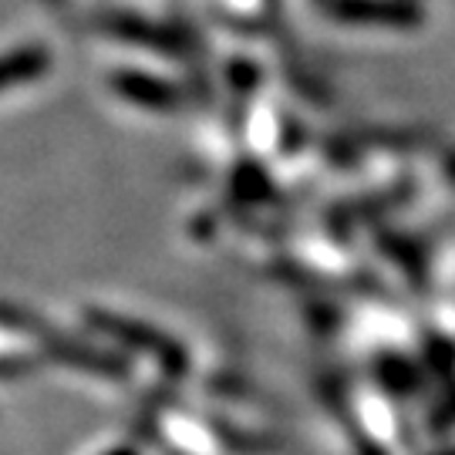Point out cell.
<instances>
[{
    "label": "cell",
    "instance_id": "277c9868",
    "mask_svg": "<svg viewBox=\"0 0 455 455\" xmlns=\"http://www.w3.org/2000/svg\"><path fill=\"white\" fill-rule=\"evenodd\" d=\"M112 84L118 88V95L142 108H165V105H172V92H176L169 82L152 78L148 71H115Z\"/></svg>",
    "mask_w": 455,
    "mask_h": 455
},
{
    "label": "cell",
    "instance_id": "5b68a950",
    "mask_svg": "<svg viewBox=\"0 0 455 455\" xmlns=\"http://www.w3.org/2000/svg\"><path fill=\"white\" fill-rule=\"evenodd\" d=\"M159 428H163V439H169V445L180 449L182 455H203V449L212 442V428L189 422L182 415H163Z\"/></svg>",
    "mask_w": 455,
    "mask_h": 455
},
{
    "label": "cell",
    "instance_id": "8992f818",
    "mask_svg": "<svg viewBox=\"0 0 455 455\" xmlns=\"http://www.w3.org/2000/svg\"><path fill=\"white\" fill-rule=\"evenodd\" d=\"M101 455H142L135 445H118V449H108V452H101Z\"/></svg>",
    "mask_w": 455,
    "mask_h": 455
},
{
    "label": "cell",
    "instance_id": "7a4b0ae2",
    "mask_svg": "<svg viewBox=\"0 0 455 455\" xmlns=\"http://www.w3.org/2000/svg\"><path fill=\"white\" fill-rule=\"evenodd\" d=\"M41 351H44V358L48 361L65 364V368H71V371L98 374V378H125V374H129V361L122 358V355H112V351L95 347V344L71 341V338L54 334V331L44 334Z\"/></svg>",
    "mask_w": 455,
    "mask_h": 455
},
{
    "label": "cell",
    "instance_id": "6da1fadb",
    "mask_svg": "<svg viewBox=\"0 0 455 455\" xmlns=\"http://www.w3.org/2000/svg\"><path fill=\"white\" fill-rule=\"evenodd\" d=\"M84 321L88 327L108 338L112 344L125 347V351H139L159 364V371L165 378H186L189 374V355L176 338L163 334L159 327L146 324V321H135V317H125V314H115V310H84Z\"/></svg>",
    "mask_w": 455,
    "mask_h": 455
},
{
    "label": "cell",
    "instance_id": "3957f363",
    "mask_svg": "<svg viewBox=\"0 0 455 455\" xmlns=\"http://www.w3.org/2000/svg\"><path fill=\"white\" fill-rule=\"evenodd\" d=\"M51 68V54L41 44H20V48L0 51V95L20 88V84H34L44 78Z\"/></svg>",
    "mask_w": 455,
    "mask_h": 455
}]
</instances>
